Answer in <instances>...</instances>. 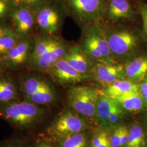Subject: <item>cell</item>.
<instances>
[{
	"instance_id": "cell-1",
	"label": "cell",
	"mask_w": 147,
	"mask_h": 147,
	"mask_svg": "<svg viewBox=\"0 0 147 147\" xmlns=\"http://www.w3.org/2000/svg\"><path fill=\"white\" fill-rule=\"evenodd\" d=\"M42 113V110L40 105L25 100H13L0 104V117L21 127L33 124Z\"/></svg>"
},
{
	"instance_id": "cell-2",
	"label": "cell",
	"mask_w": 147,
	"mask_h": 147,
	"mask_svg": "<svg viewBox=\"0 0 147 147\" xmlns=\"http://www.w3.org/2000/svg\"><path fill=\"white\" fill-rule=\"evenodd\" d=\"M84 28L81 47L84 52L96 62L115 61L111 53L105 31L98 22L86 24Z\"/></svg>"
},
{
	"instance_id": "cell-3",
	"label": "cell",
	"mask_w": 147,
	"mask_h": 147,
	"mask_svg": "<svg viewBox=\"0 0 147 147\" xmlns=\"http://www.w3.org/2000/svg\"><path fill=\"white\" fill-rule=\"evenodd\" d=\"M66 11L84 25L98 22L104 16L109 0H64Z\"/></svg>"
},
{
	"instance_id": "cell-4",
	"label": "cell",
	"mask_w": 147,
	"mask_h": 147,
	"mask_svg": "<svg viewBox=\"0 0 147 147\" xmlns=\"http://www.w3.org/2000/svg\"><path fill=\"white\" fill-rule=\"evenodd\" d=\"M65 11L64 4L44 2L34 9L36 27L42 33L55 36L61 29Z\"/></svg>"
},
{
	"instance_id": "cell-5",
	"label": "cell",
	"mask_w": 147,
	"mask_h": 147,
	"mask_svg": "<svg viewBox=\"0 0 147 147\" xmlns=\"http://www.w3.org/2000/svg\"><path fill=\"white\" fill-rule=\"evenodd\" d=\"M105 33L113 59H125L136 51L138 41L130 31L123 28H112L105 31Z\"/></svg>"
},
{
	"instance_id": "cell-6",
	"label": "cell",
	"mask_w": 147,
	"mask_h": 147,
	"mask_svg": "<svg viewBox=\"0 0 147 147\" xmlns=\"http://www.w3.org/2000/svg\"><path fill=\"white\" fill-rule=\"evenodd\" d=\"M99 95V91L92 87H73L67 93L68 103L71 108L79 113L91 117L96 113Z\"/></svg>"
},
{
	"instance_id": "cell-7",
	"label": "cell",
	"mask_w": 147,
	"mask_h": 147,
	"mask_svg": "<svg viewBox=\"0 0 147 147\" xmlns=\"http://www.w3.org/2000/svg\"><path fill=\"white\" fill-rule=\"evenodd\" d=\"M34 47V37L21 38L1 58V63L6 71L16 70L28 67Z\"/></svg>"
},
{
	"instance_id": "cell-8",
	"label": "cell",
	"mask_w": 147,
	"mask_h": 147,
	"mask_svg": "<svg viewBox=\"0 0 147 147\" xmlns=\"http://www.w3.org/2000/svg\"><path fill=\"white\" fill-rule=\"evenodd\" d=\"M9 20L11 28L20 38L32 36L36 26L34 9L25 5L16 7Z\"/></svg>"
},
{
	"instance_id": "cell-9",
	"label": "cell",
	"mask_w": 147,
	"mask_h": 147,
	"mask_svg": "<svg viewBox=\"0 0 147 147\" xmlns=\"http://www.w3.org/2000/svg\"><path fill=\"white\" fill-rule=\"evenodd\" d=\"M85 126L83 120L71 113L64 112L58 117L49 129L50 134L62 140L69 135L81 131Z\"/></svg>"
},
{
	"instance_id": "cell-10",
	"label": "cell",
	"mask_w": 147,
	"mask_h": 147,
	"mask_svg": "<svg viewBox=\"0 0 147 147\" xmlns=\"http://www.w3.org/2000/svg\"><path fill=\"white\" fill-rule=\"evenodd\" d=\"M20 90L24 100L34 103L44 93L53 89L47 81L34 74H28L21 80Z\"/></svg>"
},
{
	"instance_id": "cell-11",
	"label": "cell",
	"mask_w": 147,
	"mask_h": 147,
	"mask_svg": "<svg viewBox=\"0 0 147 147\" xmlns=\"http://www.w3.org/2000/svg\"><path fill=\"white\" fill-rule=\"evenodd\" d=\"M124 64L112 61L96 62L92 70L95 78L105 87L123 76Z\"/></svg>"
},
{
	"instance_id": "cell-12",
	"label": "cell",
	"mask_w": 147,
	"mask_h": 147,
	"mask_svg": "<svg viewBox=\"0 0 147 147\" xmlns=\"http://www.w3.org/2000/svg\"><path fill=\"white\" fill-rule=\"evenodd\" d=\"M68 48L62 40L57 38L53 46L28 67L36 71H45L68 53Z\"/></svg>"
},
{
	"instance_id": "cell-13",
	"label": "cell",
	"mask_w": 147,
	"mask_h": 147,
	"mask_svg": "<svg viewBox=\"0 0 147 147\" xmlns=\"http://www.w3.org/2000/svg\"><path fill=\"white\" fill-rule=\"evenodd\" d=\"M48 74L61 84H76L84 80L88 75L79 73L73 68L64 58H60L47 70Z\"/></svg>"
},
{
	"instance_id": "cell-14",
	"label": "cell",
	"mask_w": 147,
	"mask_h": 147,
	"mask_svg": "<svg viewBox=\"0 0 147 147\" xmlns=\"http://www.w3.org/2000/svg\"><path fill=\"white\" fill-rule=\"evenodd\" d=\"M63 58L79 73L87 75L92 73L96 62L85 53L81 46L69 49Z\"/></svg>"
},
{
	"instance_id": "cell-15",
	"label": "cell",
	"mask_w": 147,
	"mask_h": 147,
	"mask_svg": "<svg viewBox=\"0 0 147 147\" xmlns=\"http://www.w3.org/2000/svg\"><path fill=\"white\" fill-rule=\"evenodd\" d=\"M105 16L108 20L116 22L131 20L135 13L127 0H109Z\"/></svg>"
},
{
	"instance_id": "cell-16",
	"label": "cell",
	"mask_w": 147,
	"mask_h": 147,
	"mask_svg": "<svg viewBox=\"0 0 147 147\" xmlns=\"http://www.w3.org/2000/svg\"><path fill=\"white\" fill-rule=\"evenodd\" d=\"M123 76L127 80L136 82L147 77V56L132 58L124 64Z\"/></svg>"
},
{
	"instance_id": "cell-17",
	"label": "cell",
	"mask_w": 147,
	"mask_h": 147,
	"mask_svg": "<svg viewBox=\"0 0 147 147\" xmlns=\"http://www.w3.org/2000/svg\"><path fill=\"white\" fill-rule=\"evenodd\" d=\"M139 90V84L127 79H118L105 87L102 93L111 98H115L126 93Z\"/></svg>"
},
{
	"instance_id": "cell-18",
	"label": "cell",
	"mask_w": 147,
	"mask_h": 147,
	"mask_svg": "<svg viewBox=\"0 0 147 147\" xmlns=\"http://www.w3.org/2000/svg\"><path fill=\"white\" fill-rule=\"evenodd\" d=\"M114 99L121 109L129 111L135 112L141 110L145 104L139 90L122 95Z\"/></svg>"
},
{
	"instance_id": "cell-19",
	"label": "cell",
	"mask_w": 147,
	"mask_h": 147,
	"mask_svg": "<svg viewBox=\"0 0 147 147\" xmlns=\"http://www.w3.org/2000/svg\"><path fill=\"white\" fill-rule=\"evenodd\" d=\"M57 39V38L54 36H51L45 33H42V34H38L34 37V47L31 59L29 64L36 61L48 49L51 47Z\"/></svg>"
},
{
	"instance_id": "cell-20",
	"label": "cell",
	"mask_w": 147,
	"mask_h": 147,
	"mask_svg": "<svg viewBox=\"0 0 147 147\" xmlns=\"http://www.w3.org/2000/svg\"><path fill=\"white\" fill-rule=\"evenodd\" d=\"M119 106L114 99L100 93L96 105V113L100 119L106 123L111 112Z\"/></svg>"
},
{
	"instance_id": "cell-21",
	"label": "cell",
	"mask_w": 147,
	"mask_h": 147,
	"mask_svg": "<svg viewBox=\"0 0 147 147\" xmlns=\"http://www.w3.org/2000/svg\"><path fill=\"white\" fill-rule=\"evenodd\" d=\"M20 38L11 27L0 37V60L18 42Z\"/></svg>"
},
{
	"instance_id": "cell-22",
	"label": "cell",
	"mask_w": 147,
	"mask_h": 147,
	"mask_svg": "<svg viewBox=\"0 0 147 147\" xmlns=\"http://www.w3.org/2000/svg\"><path fill=\"white\" fill-rule=\"evenodd\" d=\"M144 135L142 127L134 125L129 131L125 147H141L144 142Z\"/></svg>"
},
{
	"instance_id": "cell-23",
	"label": "cell",
	"mask_w": 147,
	"mask_h": 147,
	"mask_svg": "<svg viewBox=\"0 0 147 147\" xmlns=\"http://www.w3.org/2000/svg\"><path fill=\"white\" fill-rule=\"evenodd\" d=\"M86 144V138L80 132L65 137L61 141L62 147H85Z\"/></svg>"
},
{
	"instance_id": "cell-24",
	"label": "cell",
	"mask_w": 147,
	"mask_h": 147,
	"mask_svg": "<svg viewBox=\"0 0 147 147\" xmlns=\"http://www.w3.org/2000/svg\"><path fill=\"white\" fill-rule=\"evenodd\" d=\"M16 7L13 0H0V21L9 20Z\"/></svg>"
},
{
	"instance_id": "cell-25",
	"label": "cell",
	"mask_w": 147,
	"mask_h": 147,
	"mask_svg": "<svg viewBox=\"0 0 147 147\" xmlns=\"http://www.w3.org/2000/svg\"><path fill=\"white\" fill-rule=\"evenodd\" d=\"M92 147H112L110 138L105 132H101L93 139Z\"/></svg>"
},
{
	"instance_id": "cell-26",
	"label": "cell",
	"mask_w": 147,
	"mask_h": 147,
	"mask_svg": "<svg viewBox=\"0 0 147 147\" xmlns=\"http://www.w3.org/2000/svg\"><path fill=\"white\" fill-rule=\"evenodd\" d=\"M16 7L25 5L33 9H35L45 2V0H13Z\"/></svg>"
},
{
	"instance_id": "cell-27",
	"label": "cell",
	"mask_w": 147,
	"mask_h": 147,
	"mask_svg": "<svg viewBox=\"0 0 147 147\" xmlns=\"http://www.w3.org/2000/svg\"><path fill=\"white\" fill-rule=\"evenodd\" d=\"M122 110L120 106H118L113 111L106 122V124L113 125L116 123L122 115Z\"/></svg>"
},
{
	"instance_id": "cell-28",
	"label": "cell",
	"mask_w": 147,
	"mask_h": 147,
	"mask_svg": "<svg viewBox=\"0 0 147 147\" xmlns=\"http://www.w3.org/2000/svg\"><path fill=\"white\" fill-rule=\"evenodd\" d=\"M121 127L117 128L110 138L112 147H120L121 146Z\"/></svg>"
},
{
	"instance_id": "cell-29",
	"label": "cell",
	"mask_w": 147,
	"mask_h": 147,
	"mask_svg": "<svg viewBox=\"0 0 147 147\" xmlns=\"http://www.w3.org/2000/svg\"><path fill=\"white\" fill-rule=\"evenodd\" d=\"M139 11L142 18L143 32L147 38V4L141 5Z\"/></svg>"
},
{
	"instance_id": "cell-30",
	"label": "cell",
	"mask_w": 147,
	"mask_h": 147,
	"mask_svg": "<svg viewBox=\"0 0 147 147\" xmlns=\"http://www.w3.org/2000/svg\"><path fill=\"white\" fill-rule=\"evenodd\" d=\"M139 92L144 103L147 105V77L142 80L141 84H139Z\"/></svg>"
},
{
	"instance_id": "cell-31",
	"label": "cell",
	"mask_w": 147,
	"mask_h": 147,
	"mask_svg": "<svg viewBox=\"0 0 147 147\" xmlns=\"http://www.w3.org/2000/svg\"><path fill=\"white\" fill-rule=\"evenodd\" d=\"M129 135V131L125 126L121 127V146L126 145Z\"/></svg>"
},
{
	"instance_id": "cell-32",
	"label": "cell",
	"mask_w": 147,
	"mask_h": 147,
	"mask_svg": "<svg viewBox=\"0 0 147 147\" xmlns=\"http://www.w3.org/2000/svg\"><path fill=\"white\" fill-rule=\"evenodd\" d=\"M11 27L5 21H0V37L8 31Z\"/></svg>"
},
{
	"instance_id": "cell-33",
	"label": "cell",
	"mask_w": 147,
	"mask_h": 147,
	"mask_svg": "<svg viewBox=\"0 0 147 147\" xmlns=\"http://www.w3.org/2000/svg\"><path fill=\"white\" fill-rule=\"evenodd\" d=\"M36 147H52L50 145L48 144L47 143H45L44 142H39L37 144Z\"/></svg>"
},
{
	"instance_id": "cell-34",
	"label": "cell",
	"mask_w": 147,
	"mask_h": 147,
	"mask_svg": "<svg viewBox=\"0 0 147 147\" xmlns=\"http://www.w3.org/2000/svg\"><path fill=\"white\" fill-rule=\"evenodd\" d=\"M4 147H25L19 143H11Z\"/></svg>"
},
{
	"instance_id": "cell-35",
	"label": "cell",
	"mask_w": 147,
	"mask_h": 147,
	"mask_svg": "<svg viewBox=\"0 0 147 147\" xmlns=\"http://www.w3.org/2000/svg\"><path fill=\"white\" fill-rule=\"evenodd\" d=\"M5 72H7V71L5 70V69L4 68V67L3 66L2 64L1 63V62H0V75L4 73H5Z\"/></svg>"
},
{
	"instance_id": "cell-36",
	"label": "cell",
	"mask_w": 147,
	"mask_h": 147,
	"mask_svg": "<svg viewBox=\"0 0 147 147\" xmlns=\"http://www.w3.org/2000/svg\"><path fill=\"white\" fill-rule=\"evenodd\" d=\"M143 147V146H142V147Z\"/></svg>"
}]
</instances>
